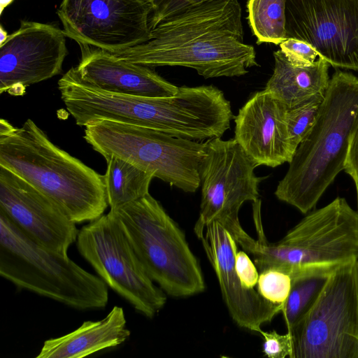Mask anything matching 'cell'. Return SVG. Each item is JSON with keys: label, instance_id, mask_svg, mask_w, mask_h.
<instances>
[{"label": "cell", "instance_id": "25", "mask_svg": "<svg viewBox=\"0 0 358 358\" xmlns=\"http://www.w3.org/2000/svg\"><path fill=\"white\" fill-rule=\"evenodd\" d=\"M279 45L287 59L295 65H312L319 57L318 52L310 44L294 38H287Z\"/></svg>", "mask_w": 358, "mask_h": 358}, {"label": "cell", "instance_id": "18", "mask_svg": "<svg viewBox=\"0 0 358 358\" xmlns=\"http://www.w3.org/2000/svg\"><path fill=\"white\" fill-rule=\"evenodd\" d=\"M122 307L115 306L98 321H86L74 331L46 340L36 358H82L118 346L130 336Z\"/></svg>", "mask_w": 358, "mask_h": 358}, {"label": "cell", "instance_id": "24", "mask_svg": "<svg viewBox=\"0 0 358 358\" xmlns=\"http://www.w3.org/2000/svg\"><path fill=\"white\" fill-rule=\"evenodd\" d=\"M257 287L262 297L283 308L291 290L292 278L283 271L268 268L260 271Z\"/></svg>", "mask_w": 358, "mask_h": 358}, {"label": "cell", "instance_id": "19", "mask_svg": "<svg viewBox=\"0 0 358 358\" xmlns=\"http://www.w3.org/2000/svg\"><path fill=\"white\" fill-rule=\"evenodd\" d=\"M273 57V73L264 90L288 108L325 92L330 81V64L325 59L319 57L312 65L299 66L290 62L280 50L275 51Z\"/></svg>", "mask_w": 358, "mask_h": 358}, {"label": "cell", "instance_id": "31", "mask_svg": "<svg viewBox=\"0 0 358 358\" xmlns=\"http://www.w3.org/2000/svg\"><path fill=\"white\" fill-rule=\"evenodd\" d=\"M7 31L3 29L2 26L0 27V44L3 43L8 37Z\"/></svg>", "mask_w": 358, "mask_h": 358}, {"label": "cell", "instance_id": "13", "mask_svg": "<svg viewBox=\"0 0 358 358\" xmlns=\"http://www.w3.org/2000/svg\"><path fill=\"white\" fill-rule=\"evenodd\" d=\"M66 37L55 24L22 20L0 44V92L22 95L26 87L60 74Z\"/></svg>", "mask_w": 358, "mask_h": 358}, {"label": "cell", "instance_id": "33", "mask_svg": "<svg viewBox=\"0 0 358 358\" xmlns=\"http://www.w3.org/2000/svg\"><path fill=\"white\" fill-rule=\"evenodd\" d=\"M141 1H142L143 2H144L145 3H146L148 5H150L153 8V5L156 0H141Z\"/></svg>", "mask_w": 358, "mask_h": 358}, {"label": "cell", "instance_id": "22", "mask_svg": "<svg viewBox=\"0 0 358 358\" xmlns=\"http://www.w3.org/2000/svg\"><path fill=\"white\" fill-rule=\"evenodd\" d=\"M329 276L308 275L292 280L291 290L281 311L287 331L312 307Z\"/></svg>", "mask_w": 358, "mask_h": 358}, {"label": "cell", "instance_id": "17", "mask_svg": "<svg viewBox=\"0 0 358 358\" xmlns=\"http://www.w3.org/2000/svg\"><path fill=\"white\" fill-rule=\"evenodd\" d=\"M82 57L74 67L85 85L113 94L144 97L176 94L178 87L169 83L152 67L119 59L95 48H80Z\"/></svg>", "mask_w": 358, "mask_h": 358}, {"label": "cell", "instance_id": "21", "mask_svg": "<svg viewBox=\"0 0 358 358\" xmlns=\"http://www.w3.org/2000/svg\"><path fill=\"white\" fill-rule=\"evenodd\" d=\"M287 0H248V22L257 43L279 45L287 38L285 4Z\"/></svg>", "mask_w": 358, "mask_h": 358}, {"label": "cell", "instance_id": "15", "mask_svg": "<svg viewBox=\"0 0 358 358\" xmlns=\"http://www.w3.org/2000/svg\"><path fill=\"white\" fill-rule=\"evenodd\" d=\"M200 239L231 317L240 327L259 333L262 325L271 322L282 306L266 301L257 290L246 289L241 283L235 268L237 243L222 223L210 222Z\"/></svg>", "mask_w": 358, "mask_h": 358}, {"label": "cell", "instance_id": "2", "mask_svg": "<svg viewBox=\"0 0 358 358\" xmlns=\"http://www.w3.org/2000/svg\"><path fill=\"white\" fill-rule=\"evenodd\" d=\"M253 218L258 234L254 239L242 227L232 236L250 254L259 271L274 268L292 280L308 275L329 276L358 262V211L345 198L306 213L285 236L270 243L263 230L261 213Z\"/></svg>", "mask_w": 358, "mask_h": 358}, {"label": "cell", "instance_id": "8", "mask_svg": "<svg viewBox=\"0 0 358 358\" xmlns=\"http://www.w3.org/2000/svg\"><path fill=\"white\" fill-rule=\"evenodd\" d=\"M287 332L290 358H358V262L331 274Z\"/></svg>", "mask_w": 358, "mask_h": 358}, {"label": "cell", "instance_id": "14", "mask_svg": "<svg viewBox=\"0 0 358 358\" xmlns=\"http://www.w3.org/2000/svg\"><path fill=\"white\" fill-rule=\"evenodd\" d=\"M0 211L27 237L54 252L68 255L79 230L48 197L0 166Z\"/></svg>", "mask_w": 358, "mask_h": 358}, {"label": "cell", "instance_id": "4", "mask_svg": "<svg viewBox=\"0 0 358 358\" xmlns=\"http://www.w3.org/2000/svg\"><path fill=\"white\" fill-rule=\"evenodd\" d=\"M0 166L48 197L76 224L99 218L109 206L104 176L55 145L31 119L0 136Z\"/></svg>", "mask_w": 358, "mask_h": 358}, {"label": "cell", "instance_id": "12", "mask_svg": "<svg viewBox=\"0 0 358 358\" xmlns=\"http://www.w3.org/2000/svg\"><path fill=\"white\" fill-rule=\"evenodd\" d=\"M285 31L333 67L358 71V0H287Z\"/></svg>", "mask_w": 358, "mask_h": 358}, {"label": "cell", "instance_id": "30", "mask_svg": "<svg viewBox=\"0 0 358 358\" xmlns=\"http://www.w3.org/2000/svg\"><path fill=\"white\" fill-rule=\"evenodd\" d=\"M15 127L4 119L0 120V136H4L12 132Z\"/></svg>", "mask_w": 358, "mask_h": 358}, {"label": "cell", "instance_id": "26", "mask_svg": "<svg viewBox=\"0 0 358 358\" xmlns=\"http://www.w3.org/2000/svg\"><path fill=\"white\" fill-rule=\"evenodd\" d=\"M264 338L263 352L269 358H290L292 353V342L289 332L278 334L275 330L259 331Z\"/></svg>", "mask_w": 358, "mask_h": 358}, {"label": "cell", "instance_id": "10", "mask_svg": "<svg viewBox=\"0 0 358 358\" xmlns=\"http://www.w3.org/2000/svg\"><path fill=\"white\" fill-rule=\"evenodd\" d=\"M256 167L235 138L206 141L200 170V211L194 227L199 238L210 222L238 217L245 202L259 199V185L264 178L255 175Z\"/></svg>", "mask_w": 358, "mask_h": 358}, {"label": "cell", "instance_id": "11", "mask_svg": "<svg viewBox=\"0 0 358 358\" xmlns=\"http://www.w3.org/2000/svg\"><path fill=\"white\" fill-rule=\"evenodd\" d=\"M152 10L141 0H62L57 14L80 48L114 52L150 40Z\"/></svg>", "mask_w": 358, "mask_h": 358}, {"label": "cell", "instance_id": "7", "mask_svg": "<svg viewBox=\"0 0 358 358\" xmlns=\"http://www.w3.org/2000/svg\"><path fill=\"white\" fill-rule=\"evenodd\" d=\"M84 138L105 159L122 158L185 192L201 185L206 142L108 120L87 124Z\"/></svg>", "mask_w": 358, "mask_h": 358}, {"label": "cell", "instance_id": "27", "mask_svg": "<svg viewBox=\"0 0 358 358\" xmlns=\"http://www.w3.org/2000/svg\"><path fill=\"white\" fill-rule=\"evenodd\" d=\"M207 0H156L149 19L150 29L178 11Z\"/></svg>", "mask_w": 358, "mask_h": 358}, {"label": "cell", "instance_id": "16", "mask_svg": "<svg viewBox=\"0 0 358 358\" xmlns=\"http://www.w3.org/2000/svg\"><path fill=\"white\" fill-rule=\"evenodd\" d=\"M288 108L268 91L254 94L234 117V138L258 166L289 163L294 153L287 122Z\"/></svg>", "mask_w": 358, "mask_h": 358}, {"label": "cell", "instance_id": "9", "mask_svg": "<svg viewBox=\"0 0 358 358\" xmlns=\"http://www.w3.org/2000/svg\"><path fill=\"white\" fill-rule=\"evenodd\" d=\"M76 242L102 280L136 311L152 318L164 306V292L147 274L112 212L83 226Z\"/></svg>", "mask_w": 358, "mask_h": 358}, {"label": "cell", "instance_id": "28", "mask_svg": "<svg viewBox=\"0 0 358 358\" xmlns=\"http://www.w3.org/2000/svg\"><path fill=\"white\" fill-rule=\"evenodd\" d=\"M235 268L243 286L246 289H255L257 285L259 273L254 262L244 250L237 252L235 258Z\"/></svg>", "mask_w": 358, "mask_h": 358}, {"label": "cell", "instance_id": "29", "mask_svg": "<svg viewBox=\"0 0 358 358\" xmlns=\"http://www.w3.org/2000/svg\"><path fill=\"white\" fill-rule=\"evenodd\" d=\"M344 171L354 182L357 197V210L358 211V122L349 138Z\"/></svg>", "mask_w": 358, "mask_h": 358}, {"label": "cell", "instance_id": "20", "mask_svg": "<svg viewBox=\"0 0 358 358\" xmlns=\"http://www.w3.org/2000/svg\"><path fill=\"white\" fill-rule=\"evenodd\" d=\"M104 176L110 210L136 201L149 194V187L155 178L133 164L115 156L106 159Z\"/></svg>", "mask_w": 358, "mask_h": 358}, {"label": "cell", "instance_id": "32", "mask_svg": "<svg viewBox=\"0 0 358 358\" xmlns=\"http://www.w3.org/2000/svg\"><path fill=\"white\" fill-rule=\"evenodd\" d=\"M13 0H1V13H2L4 8H6Z\"/></svg>", "mask_w": 358, "mask_h": 358}, {"label": "cell", "instance_id": "5", "mask_svg": "<svg viewBox=\"0 0 358 358\" xmlns=\"http://www.w3.org/2000/svg\"><path fill=\"white\" fill-rule=\"evenodd\" d=\"M0 275L17 287L85 310L104 308L108 285L68 255L48 250L27 237L0 211Z\"/></svg>", "mask_w": 358, "mask_h": 358}, {"label": "cell", "instance_id": "6", "mask_svg": "<svg viewBox=\"0 0 358 358\" xmlns=\"http://www.w3.org/2000/svg\"><path fill=\"white\" fill-rule=\"evenodd\" d=\"M151 280L167 294L187 297L206 288L185 234L150 193L110 210Z\"/></svg>", "mask_w": 358, "mask_h": 358}, {"label": "cell", "instance_id": "1", "mask_svg": "<svg viewBox=\"0 0 358 358\" xmlns=\"http://www.w3.org/2000/svg\"><path fill=\"white\" fill-rule=\"evenodd\" d=\"M243 35L238 0H207L161 20L148 41L109 53L149 67L191 68L205 78L241 76L258 66Z\"/></svg>", "mask_w": 358, "mask_h": 358}, {"label": "cell", "instance_id": "23", "mask_svg": "<svg viewBox=\"0 0 358 358\" xmlns=\"http://www.w3.org/2000/svg\"><path fill=\"white\" fill-rule=\"evenodd\" d=\"M324 95V92L317 94L287 109V122L292 146L294 152L313 126L323 101Z\"/></svg>", "mask_w": 358, "mask_h": 358}, {"label": "cell", "instance_id": "3", "mask_svg": "<svg viewBox=\"0 0 358 358\" xmlns=\"http://www.w3.org/2000/svg\"><path fill=\"white\" fill-rule=\"evenodd\" d=\"M358 122V78L337 70L317 117L297 146L275 190L278 199L303 214L312 210L344 171L350 136Z\"/></svg>", "mask_w": 358, "mask_h": 358}]
</instances>
